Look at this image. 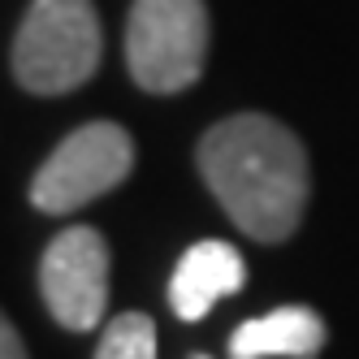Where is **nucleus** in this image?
I'll return each mask as SVG.
<instances>
[{
    "instance_id": "nucleus-1",
    "label": "nucleus",
    "mask_w": 359,
    "mask_h": 359,
    "mask_svg": "<svg viewBox=\"0 0 359 359\" xmlns=\"http://www.w3.org/2000/svg\"><path fill=\"white\" fill-rule=\"evenodd\" d=\"M199 173L247 238L281 243L303 221L307 151L281 121L238 113L199 139Z\"/></svg>"
},
{
    "instance_id": "nucleus-5",
    "label": "nucleus",
    "mask_w": 359,
    "mask_h": 359,
    "mask_svg": "<svg viewBox=\"0 0 359 359\" xmlns=\"http://www.w3.org/2000/svg\"><path fill=\"white\" fill-rule=\"evenodd\" d=\"M43 303L65 329L87 333L109 312V243L91 225H69L39 260Z\"/></svg>"
},
{
    "instance_id": "nucleus-9",
    "label": "nucleus",
    "mask_w": 359,
    "mask_h": 359,
    "mask_svg": "<svg viewBox=\"0 0 359 359\" xmlns=\"http://www.w3.org/2000/svg\"><path fill=\"white\" fill-rule=\"evenodd\" d=\"M0 359H27V346H22L18 329H13L9 320L0 325Z\"/></svg>"
},
{
    "instance_id": "nucleus-8",
    "label": "nucleus",
    "mask_w": 359,
    "mask_h": 359,
    "mask_svg": "<svg viewBox=\"0 0 359 359\" xmlns=\"http://www.w3.org/2000/svg\"><path fill=\"white\" fill-rule=\"evenodd\" d=\"M95 359H156V325L143 312H121L109 320Z\"/></svg>"
},
{
    "instance_id": "nucleus-6",
    "label": "nucleus",
    "mask_w": 359,
    "mask_h": 359,
    "mask_svg": "<svg viewBox=\"0 0 359 359\" xmlns=\"http://www.w3.org/2000/svg\"><path fill=\"white\" fill-rule=\"evenodd\" d=\"M243 281H247L243 255L229 243L203 238L177 260L169 277V307L177 312V320H203L221 299L238 294Z\"/></svg>"
},
{
    "instance_id": "nucleus-7",
    "label": "nucleus",
    "mask_w": 359,
    "mask_h": 359,
    "mask_svg": "<svg viewBox=\"0 0 359 359\" xmlns=\"http://www.w3.org/2000/svg\"><path fill=\"white\" fill-rule=\"evenodd\" d=\"M329 338L312 307H273L269 316L243 320L229 338V359H316Z\"/></svg>"
},
{
    "instance_id": "nucleus-2",
    "label": "nucleus",
    "mask_w": 359,
    "mask_h": 359,
    "mask_svg": "<svg viewBox=\"0 0 359 359\" xmlns=\"http://www.w3.org/2000/svg\"><path fill=\"white\" fill-rule=\"evenodd\" d=\"M100 48L91 0H31L13 39V79L31 95H65L100 69Z\"/></svg>"
},
{
    "instance_id": "nucleus-10",
    "label": "nucleus",
    "mask_w": 359,
    "mask_h": 359,
    "mask_svg": "<svg viewBox=\"0 0 359 359\" xmlns=\"http://www.w3.org/2000/svg\"><path fill=\"white\" fill-rule=\"evenodd\" d=\"M195 359H208V355H195Z\"/></svg>"
},
{
    "instance_id": "nucleus-4",
    "label": "nucleus",
    "mask_w": 359,
    "mask_h": 359,
    "mask_svg": "<svg viewBox=\"0 0 359 359\" xmlns=\"http://www.w3.org/2000/svg\"><path fill=\"white\" fill-rule=\"evenodd\" d=\"M135 143L117 121H87L57 143L31 182V203L39 212H74L83 203L109 195L130 177Z\"/></svg>"
},
{
    "instance_id": "nucleus-3",
    "label": "nucleus",
    "mask_w": 359,
    "mask_h": 359,
    "mask_svg": "<svg viewBox=\"0 0 359 359\" xmlns=\"http://www.w3.org/2000/svg\"><path fill=\"white\" fill-rule=\"evenodd\" d=\"M208 57L203 0H135L126 18V65L151 95H173L199 83Z\"/></svg>"
}]
</instances>
